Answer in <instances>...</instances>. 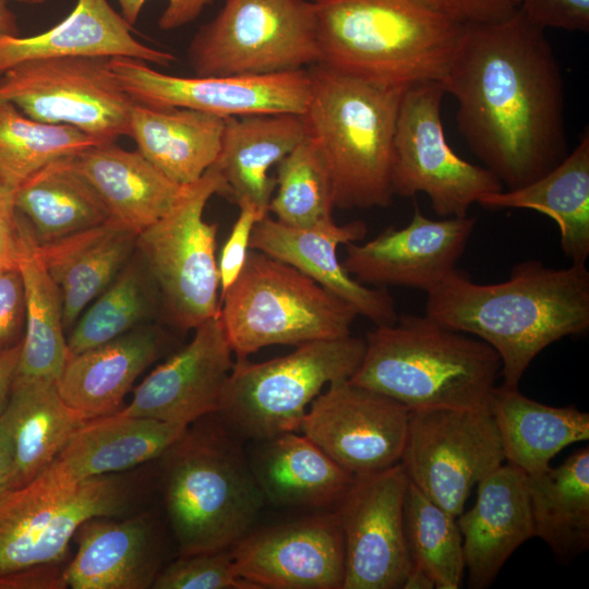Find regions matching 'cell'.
<instances>
[{
    "mask_svg": "<svg viewBox=\"0 0 589 589\" xmlns=\"http://www.w3.org/2000/svg\"><path fill=\"white\" fill-rule=\"evenodd\" d=\"M545 29L518 10L466 25L442 81L460 134L506 190L539 179L567 156L561 67Z\"/></svg>",
    "mask_w": 589,
    "mask_h": 589,
    "instance_id": "1",
    "label": "cell"
},
{
    "mask_svg": "<svg viewBox=\"0 0 589 589\" xmlns=\"http://www.w3.org/2000/svg\"><path fill=\"white\" fill-rule=\"evenodd\" d=\"M426 293L425 315L490 345L502 362V385L510 388L544 348L589 328L586 264L553 268L529 260L507 280L486 285L455 268Z\"/></svg>",
    "mask_w": 589,
    "mask_h": 589,
    "instance_id": "2",
    "label": "cell"
},
{
    "mask_svg": "<svg viewBox=\"0 0 589 589\" xmlns=\"http://www.w3.org/2000/svg\"><path fill=\"white\" fill-rule=\"evenodd\" d=\"M317 63L371 83L442 82L464 25L418 0H314Z\"/></svg>",
    "mask_w": 589,
    "mask_h": 589,
    "instance_id": "3",
    "label": "cell"
},
{
    "mask_svg": "<svg viewBox=\"0 0 589 589\" xmlns=\"http://www.w3.org/2000/svg\"><path fill=\"white\" fill-rule=\"evenodd\" d=\"M363 359L349 378L409 410L490 412L502 362L483 340L428 315L405 314L366 334Z\"/></svg>",
    "mask_w": 589,
    "mask_h": 589,
    "instance_id": "4",
    "label": "cell"
},
{
    "mask_svg": "<svg viewBox=\"0 0 589 589\" xmlns=\"http://www.w3.org/2000/svg\"><path fill=\"white\" fill-rule=\"evenodd\" d=\"M244 443L213 413L189 424L158 458L180 555L229 550L253 528L266 503Z\"/></svg>",
    "mask_w": 589,
    "mask_h": 589,
    "instance_id": "5",
    "label": "cell"
},
{
    "mask_svg": "<svg viewBox=\"0 0 589 589\" xmlns=\"http://www.w3.org/2000/svg\"><path fill=\"white\" fill-rule=\"evenodd\" d=\"M303 117L329 175L334 208L386 207L397 116L406 87L384 86L310 65Z\"/></svg>",
    "mask_w": 589,
    "mask_h": 589,
    "instance_id": "6",
    "label": "cell"
},
{
    "mask_svg": "<svg viewBox=\"0 0 589 589\" xmlns=\"http://www.w3.org/2000/svg\"><path fill=\"white\" fill-rule=\"evenodd\" d=\"M358 311L293 266L251 249L220 298L219 316L236 360L274 345L351 335Z\"/></svg>",
    "mask_w": 589,
    "mask_h": 589,
    "instance_id": "7",
    "label": "cell"
},
{
    "mask_svg": "<svg viewBox=\"0 0 589 589\" xmlns=\"http://www.w3.org/2000/svg\"><path fill=\"white\" fill-rule=\"evenodd\" d=\"M364 351V338L349 335L263 362L236 360L215 414L244 442L300 432L311 402L324 387L349 380Z\"/></svg>",
    "mask_w": 589,
    "mask_h": 589,
    "instance_id": "8",
    "label": "cell"
},
{
    "mask_svg": "<svg viewBox=\"0 0 589 589\" xmlns=\"http://www.w3.org/2000/svg\"><path fill=\"white\" fill-rule=\"evenodd\" d=\"M215 194L227 196L228 188L213 165L183 185L172 207L136 236V253L158 290L160 313L181 330L194 329L220 312L218 225L203 216Z\"/></svg>",
    "mask_w": 589,
    "mask_h": 589,
    "instance_id": "9",
    "label": "cell"
},
{
    "mask_svg": "<svg viewBox=\"0 0 589 589\" xmlns=\"http://www.w3.org/2000/svg\"><path fill=\"white\" fill-rule=\"evenodd\" d=\"M194 75H263L318 61L316 16L308 0H224L188 47Z\"/></svg>",
    "mask_w": 589,
    "mask_h": 589,
    "instance_id": "10",
    "label": "cell"
},
{
    "mask_svg": "<svg viewBox=\"0 0 589 589\" xmlns=\"http://www.w3.org/2000/svg\"><path fill=\"white\" fill-rule=\"evenodd\" d=\"M133 501L131 483L118 473L64 485L41 471L27 484L0 492V575L62 563L84 521L119 517Z\"/></svg>",
    "mask_w": 589,
    "mask_h": 589,
    "instance_id": "11",
    "label": "cell"
},
{
    "mask_svg": "<svg viewBox=\"0 0 589 589\" xmlns=\"http://www.w3.org/2000/svg\"><path fill=\"white\" fill-rule=\"evenodd\" d=\"M440 81L411 84L402 93L394 137L392 189L404 197L424 193L442 217H465L474 203L504 190L483 166L460 158L448 145L441 106Z\"/></svg>",
    "mask_w": 589,
    "mask_h": 589,
    "instance_id": "12",
    "label": "cell"
},
{
    "mask_svg": "<svg viewBox=\"0 0 589 589\" xmlns=\"http://www.w3.org/2000/svg\"><path fill=\"white\" fill-rule=\"evenodd\" d=\"M110 58L37 59L5 70L0 104L12 103L27 117L81 130L99 143L130 135L134 104L115 76Z\"/></svg>",
    "mask_w": 589,
    "mask_h": 589,
    "instance_id": "13",
    "label": "cell"
},
{
    "mask_svg": "<svg viewBox=\"0 0 589 589\" xmlns=\"http://www.w3.org/2000/svg\"><path fill=\"white\" fill-rule=\"evenodd\" d=\"M505 461L490 412L410 410L400 458L411 484L454 517L483 478Z\"/></svg>",
    "mask_w": 589,
    "mask_h": 589,
    "instance_id": "14",
    "label": "cell"
},
{
    "mask_svg": "<svg viewBox=\"0 0 589 589\" xmlns=\"http://www.w3.org/2000/svg\"><path fill=\"white\" fill-rule=\"evenodd\" d=\"M110 68L134 103L189 108L221 118L305 112L308 69L263 75L177 76L128 57L109 59Z\"/></svg>",
    "mask_w": 589,
    "mask_h": 589,
    "instance_id": "15",
    "label": "cell"
},
{
    "mask_svg": "<svg viewBox=\"0 0 589 589\" xmlns=\"http://www.w3.org/2000/svg\"><path fill=\"white\" fill-rule=\"evenodd\" d=\"M409 480L400 462L356 476L334 509L344 539L342 589H397L412 565L404 524Z\"/></svg>",
    "mask_w": 589,
    "mask_h": 589,
    "instance_id": "16",
    "label": "cell"
},
{
    "mask_svg": "<svg viewBox=\"0 0 589 589\" xmlns=\"http://www.w3.org/2000/svg\"><path fill=\"white\" fill-rule=\"evenodd\" d=\"M410 410L353 384H329L310 405L300 432L354 476L387 469L402 455Z\"/></svg>",
    "mask_w": 589,
    "mask_h": 589,
    "instance_id": "17",
    "label": "cell"
},
{
    "mask_svg": "<svg viewBox=\"0 0 589 589\" xmlns=\"http://www.w3.org/2000/svg\"><path fill=\"white\" fill-rule=\"evenodd\" d=\"M229 552L238 576L257 589H342L345 548L335 510L252 528Z\"/></svg>",
    "mask_w": 589,
    "mask_h": 589,
    "instance_id": "18",
    "label": "cell"
},
{
    "mask_svg": "<svg viewBox=\"0 0 589 589\" xmlns=\"http://www.w3.org/2000/svg\"><path fill=\"white\" fill-rule=\"evenodd\" d=\"M474 225L468 216L433 220L416 207L407 226L389 227L364 243L345 244L341 264L361 284L426 292L456 268Z\"/></svg>",
    "mask_w": 589,
    "mask_h": 589,
    "instance_id": "19",
    "label": "cell"
},
{
    "mask_svg": "<svg viewBox=\"0 0 589 589\" xmlns=\"http://www.w3.org/2000/svg\"><path fill=\"white\" fill-rule=\"evenodd\" d=\"M194 330L191 341L155 368L118 412L184 425L217 412L233 352L219 315Z\"/></svg>",
    "mask_w": 589,
    "mask_h": 589,
    "instance_id": "20",
    "label": "cell"
},
{
    "mask_svg": "<svg viewBox=\"0 0 589 589\" xmlns=\"http://www.w3.org/2000/svg\"><path fill=\"white\" fill-rule=\"evenodd\" d=\"M365 233L366 225L360 220L345 225L332 221L313 228H296L267 214L255 224L250 249L293 266L350 303L359 315L375 325H390L399 315L387 289L365 286L354 279L337 255L339 244L360 241Z\"/></svg>",
    "mask_w": 589,
    "mask_h": 589,
    "instance_id": "21",
    "label": "cell"
},
{
    "mask_svg": "<svg viewBox=\"0 0 589 589\" xmlns=\"http://www.w3.org/2000/svg\"><path fill=\"white\" fill-rule=\"evenodd\" d=\"M472 508L457 516L469 587L483 589L508 557L534 537L527 473L502 464L477 484Z\"/></svg>",
    "mask_w": 589,
    "mask_h": 589,
    "instance_id": "22",
    "label": "cell"
},
{
    "mask_svg": "<svg viewBox=\"0 0 589 589\" xmlns=\"http://www.w3.org/2000/svg\"><path fill=\"white\" fill-rule=\"evenodd\" d=\"M245 452L265 503L277 508L334 510L356 477L298 432L250 441Z\"/></svg>",
    "mask_w": 589,
    "mask_h": 589,
    "instance_id": "23",
    "label": "cell"
},
{
    "mask_svg": "<svg viewBox=\"0 0 589 589\" xmlns=\"http://www.w3.org/2000/svg\"><path fill=\"white\" fill-rule=\"evenodd\" d=\"M74 538L77 552L64 569L72 589H148L161 569L160 542L149 515L91 518Z\"/></svg>",
    "mask_w": 589,
    "mask_h": 589,
    "instance_id": "24",
    "label": "cell"
},
{
    "mask_svg": "<svg viewBox=\"0 0 589 589\" xmlns=\"http://www.w3.org/2000/svg\"><path fill=\"white\" fill-rule=\"evenodd\" d=\"M188 425L120 412L87 420L43 471L60 484L118 473L158 459Z\"/></svg>",
    "mask_w": 589,
    "mask_h": 589,
    "instance_id": "25",
    "label": "cell"
},
{
    "mask_svg": "<svg viewBox=\"0 0 589 589\" xmlns=\"http://www.w3.org/2000/svg\"><path fill=\"white\" fill-rule=\"evenodd\" d=\"M131 29L107 0H77L67 17L40 34L0 37V72L31 60L65 57H128L163 67L176 61L172 53L139 41Z\"/></svg>",
    "mask_w": 589,
    "mask_h": 589,
    "instance_id": "26",
    "label": "cell"
},
{
    "mask_svg": "<svg viewBox=\"0 0 589 589\" xmlns=\"http://www.w3.org/2000/svg\"><path fill=\"white\" fill-rule=\"evenodd\" d=\"M164 348V334L142 325L106 344L69 356L57 380L59 394L87 420L116 413L136 377Z\"/></svg>",
    "mask_w": 589,
    "mask_h": 589,
    "instance_id": "27",
    "label": "cell"
},
{
    "mask_svg": "<svg viewBox=\"0 0 589 589\" xmlns=\"http://www.w3.org/2000/svg\"><path fill=\"white\" fill-rule=\"evenodd\" d=\"M308 135L303 115L263 113L225 120L214 166L237 205L251 203L268 213L276 180L271 169Z\"/></svg>",
    "mask_w": 589,
    "mask_h": 589,
    "instance_id": "28",
    "label": "cell"
},
{
    "mask_svg": "<svg viewBox=\"0 0 589 589\" xmlns=\"http://www.w3.org/2000/svg\"><path fill=\"white\" fill-rule=\"evenodd\" d=\"M72 161L103 200L110 219L136 235L172 207L183 187L137 149H123L116 142L93 145L73 155Z\"/></svg>",
    "mask_w": 589,
    "mask_h": 589,
    "instance_id": "29",
    "label": "cell"
},
{
    "mask_svg": "<svg viewBox=\"0 0 589 589\" xmlns=\"http://www.w3.org/2000/svg\"><path fill=\"white\" fill-rule=\"evenodd\" d=\"M136 233L109 219L59 240L38 244L46 269L57 285L64 329L127 265L136 250Z\"/></svg>",
    "mask_w": 589,
    "mask_h": 589,
    "instance_id": "30",
    "label": "cell"
},
{
    "mask_svg": "<svg viewBox=\"0 0 589 589\" xmlns=\"http://www.w3.org/2000/svg\"><path fill=\"white\" fill-rule=\"evenodd\" d=\"M225 118L180 107L134 103L130 137L137 151L179 185L199 180L219 154Z\"/></svg>",
    "mask_w": 589,
    "mask_h": 589,
    "instance_id": "31",
    "label": "cell"
},
{
    "mask_svg": "<svg viewBox=\"0 0 589 589\" xmlns=\"http://www.w3.org/2000/svg\"><path fill=\"white\" fill-rule=\"evenodd\" d=\"M0 421L13 444L14 489L48 467L87 419L63 400L56 381L14 376Z\"/></svg>",
    "mask_w": 589,
    "mask_h": 589,
    "instance_id": "32",
    "label": "cell"
},
{
    "mask_svg": "<svg viewBox=\"0 0 589 589\" xmlns=\"http://www.w3.org/2000/svg\"><path fill=\"white\" fill-rule=\"evenodd\" d=\"M490 413L505 461L527 474L550 467L570 444L589 438V414L575 407H552L522 395L518 387H495Z\"/></svg>",
    "mask_w": 589,
    "mask_h": 589,
    "instance_id": "33",
    "label": "cell"
},
{
    "mask_svg": "<svg viewBox=\"0 0 589 589\" xmlns=\"http://www.w3.org/2000/svg\"><path fill=\"white\" fill-rule=\"evenodd\" d=\"M484 208H525L552 218L561 248L572 264H586L589 255V134L552 170L533 182L482 196Z\"/></svg>",
    "mask_w": 589,
    "mask_h": 589,
    "instance_id": "34",
    "label": "cell"
},
{
    "mask_svg": "<svg viewBox=\"0 0 589 589\" xmlns=\"http://www.w3.org/2000/svg\"><path fill=\"white\" fill-rule=\"evenodd\" d=\"M15 220L25 303V333L15 376L57 382L70 356L61 296L46 269L29 224L17 212Z\"/></svg>",
    "mask_w": 589,
    "mask_h": 589,
    "instance_id": "35",
    "label": "cell"
},
{
    "mask_svg": "<svg viewBox=\"0 0 589 589\" xmlns=\"http://www.w3.org/2000/svg\"><path fill=\"white\" fill-rule=\"evenodd\" d=\"M72 156L46 165L13 193L15 212L27 220L38 244L110 219L103 200L76 169Z\"/></svg>",
    "mask_w": 589,
    "mask_h": 589,
    "instance_id": "36",
    "label": "cell"
},
{
    "mask_svg": "<svg viewBox=\"0 0 589 589\" xmlns=\"http://www.w3.org/2000/svg\"><path fill=\"white\" fill-rule=\"evenodd\" d=\"M534 537L561 558L589 548V449L582 447L556 467L527 474Z\"/></svg>",
    "mask_w": 589,
    "mask_h": 589,
    "instance_id": "37",
    "label": "cell"
},
{
    "mask_svg": "<svg viewBox=\"0 0 589 589\" xmlns=\"http://www.w3.org/2000/svg\"><path fill=\"white\" fill-rule=\"evenodd\" d=\"M160 312L158 290L136 253L101 296L81 314L67 339L73 356L106 344Z\"/></svg>",
    "mask_w": 589,
    "mask_h": 589,
    "instance_id": "38",
    "label": "cell"
},
{
    "mask_svg": "<svg viewBox=\"0 0 589 589\" xmlns=\"http://www.w3.org/2000/svg\"><path fill=\"white\" fill-rule=\"evenodd\" d=\"M96 144L76 128L40 122L12 103L0 104V181L13 192L51 161Z\"/></svg>",
    "mask_w": 589,
    "mask_h": 589,
    "instance_id": "39",
    "label": "cell"
},
{
    "mask_svg": "<svg viewBox=\"0 0 589 589\" xmlns=\"http://www.w3.org/2000/svg\"><path fill=\"white\" fill-rule=\"evenodd\" d=\"M404 524L411 563L430 574L435 588H459L466 565L456 517L409 482Z\"/></svg>",
    "mask_w": 589,
    "mask_h": 589,
    "instance_id": "40",
    "label": "cell"
},
{
    "mask_svg": "<svg viewBox=\"0 0 589 589\" xmlns=\"http://www.w3.org/2000/svg\"><path fill=\"white\" fill-rule=\"evenodd\" d=\"M276 192L268 206L276 220L296 228L334 221L329 175L309 134L276 165Z\"/></svg>",
    "mask_w": 589,
    "mask_h": 589,
    "instance_id": "41",
    "label": "cell"
},
{
    "mask_svg": "<svg viewBox=\"0 0 589 589\" xmlns=\"http://www.w3.org/2000/svg\"><path fill=\"white\" fill-rule=\"evenodd\" d=\"M154 589H257L238 576L229 550L180 555L161 568Z\"/></svg>",
    "mask_w": 589,
    "mask_h": 589,
    "instance_id": "42",
    "label": "cell"
},
{
    "mask_svg": "<svg viewBox=\"0 0 589 589\" xmlns=\"http://www.w3.org/2000/svg\"><path fill=\"white\" fill-rule=\"evenodd\" d=\"M238 206V218L217 259L220 298L236 281L245 264L255 224L268 214L251 203L244 202Z\"/></svg>",
    "mask_w": 589,
    "mask_h": 589,
    "instance_id": "43",
    "label": "cell"
},
{
    "mask_svg": "<svg viewBox=\"0 0 589 589\" xmlns=\"http://www.w3.org/2000/svg\"><path fill=\"white\" fill-rule=\"evenodd\" d=\"M518 10L543 29L589 31V0H519Z\"/></svg>",
    "mask_w": 589,
    "mask_h": 589,
    "instance_id": "44",
    "label": "cell"
},
{
    "mask_svg": "<svg viewBox=\"0 0 589 589\" xmlns=\"http://www.w3.org/2000/svg\"><path fill=\"white\" fill-rule=\"evenodd\" d=\"M460 25L497 22L519 9V0H418Z\"/></svg>",
    "mask_w": 589,
    "mask_h": 589,
    "instance_id": "45",
    "label": "cell"
},
{
    "mask_svg": "<svg viewBox=\"0 0 589 589\" xmlns=\"http://www.w3.org/2000/svg\"><path fill=\"white\" fill-rule=\"evenodd\" d=\"M25 323V303L19 268L0 271V349L12 347L20 339Z\"/></svg>",
    "mask_w": 589,
    "mask_h": 589,
    "instance_id": "46",
    "label": "cell"
},
{
    "mask_svg": "<svg viewBox=\"0 0 589 589\" xmlns=\"http://www.w3.org/2000/svg\"><path fill=\"white\" fill-rule=\"evenodd\" d=\"M121 15L130 26L137 22L146 0H117ZM214 0H168L167 7L158 19L163 31H172L195 21L203 10Z\"/></svg>",
    "mask_w": 589,
    "mask_h": 589,
    "instance_id": "47",
    "label": "cell"
},
{
    "mask_svg": "<svg viewBox=\"0 0 589 589\" xmlns=\"http://www.w3.org/2000/svg\"><path fill=\"white\" fill-rule=\"evenodd\" d=\"M65 566L61 563L41 564L0 575V589H62L67 588Z\"/></svg>",
    "mask_w": 589,
    "mask_h": 589,
    "instance_id": "48",
    "label": "cell"
},
{
    "mask_svg": "<svg viewBox=\"0 0 589 589\" xmlns=\"http://www.w3.org/2000/svg\"><path fill=\"white\" fill-rule=\"evenodd\" d=\"M20 254L16 220L0 218V271L19 268Z\"/></svg>",
    "mask_w": 589,
    "mask_h": 589,
    "instance_id": "49",
    "label": "cell"
},
{
    "mask_svg": "<svg viewBox=\"0 0 589 589\" xmlns=\"http://www.w3.org/2000/svg\"><path fill=\"white\" fill-rule=\"evenodd\" d=\"M22 341L0 349V417L4 411L10 398L12 383L16 373Z\"/></svg>",
    "mask_w": 589,
    "mask_h": 589,
    "instance_id": "50",
    "label": "cell"
},
{
    "mask_svg": "<svg viewBox=\"0 0 589 589\" xmlns=\"http://www.w3.org/2000/svg\"><path fill=\"white\" fill-rule=\"evenodd\" d=\"M13 471V444L7 429L0 421V492L11 488Z\"/></svg>",
    "mask_w": 589,
    "mask_h": 589,
    "instance_id": "51",
    "label": "cell"
},
{
    "mask_svg": "<svg viewBox=\"0 0 589 589\" xmlns=\"http://www.w3.org/2000/svg\"><path fill=\"white\" fill-rule=\"evenodd\" d=\"M402 589H433L435 584L430 574L421 566L412 564L404 582Z\"/></svg>",
    "mask_w": 589,
    "mask_h": 589,
    "instance_id": "52",
    "label": "cell"
},
{
    "mask_svg": "<svg viewBox=\"0 0 589 589\" xmlns=\"http://www.w3.org/2000/svg\"><path fill=\"white\" fill-rule=\"evenodd\" d=\"M19 36L16 16L8 7V0H0V37Z\"/></svg>",
    "mask_w": 589,
    "mask_h": 589,
    "instance_id": "53",
    "label": "cell"
},
{
    "mask_svg": "<svg viewBox=\"0 0 589 589\" xmlns=\"http://www.w3.org/2000/svg\"><path fill=\"white\" fill-rule=\"evenodd\" d=\"M13 193L0 181V218L15 219Z\"/></svg>",
    "mask_w": 589,
    "mask_h": 589,
    "instance_id": "54",
    "label": "cell"
},
{
    "mask_svg": "<svg viewBox=\"0 0 589 589\" xmlns=\"http://www.w3.org/2000/svg\"><path fill=\"white\" fill-rule=\"evenodd\" d=\"M15 1L26 3V4H40V3H44V2H46L48 0H15Z\"/></svg>",
    "mask_w": 589,
    "mask_h": 589,
    "instance_id": "55",
    "label": "cell"
}]
</instances>
